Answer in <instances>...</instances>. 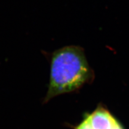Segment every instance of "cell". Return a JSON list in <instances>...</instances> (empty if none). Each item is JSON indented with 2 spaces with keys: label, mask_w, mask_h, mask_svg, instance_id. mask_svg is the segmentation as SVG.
Here are the masks:
<instances>
[{
  "label": "cell",
  "mask_w": 129,
  "mask_h": 129,
  "mask_svg": "<svg viewBox=\"0 0 129 129\" xmlns=\"http://www.w3.org/2000/svg\"><path fill=\"white\" fill-rule=\"evenodd\" d=\"M93 78L94 73L81 47L69 46L57 50L51 57L49 84L43 104L79 90Z\"/></svg>",
  "instance_id": "6da1fadb"
},
{
  "label": "cell",
  "mask_w": 129,
  "mask_h": 129,
  "mask_svg": "<svg viewBox=\"0 0 129 129\" xmlns=\"http://www.w3.org/2000/svg\"><path fill=\"white\" fill-rule=\"evenodd\" d=\"M75 129H124L111 112L99 106L91 114H87Z\"/></svg>",
  "instance_id": "7a4b0ae2"
}]
</instances>
